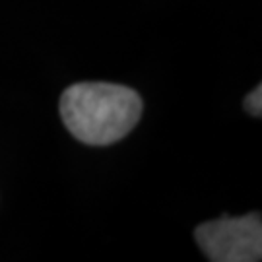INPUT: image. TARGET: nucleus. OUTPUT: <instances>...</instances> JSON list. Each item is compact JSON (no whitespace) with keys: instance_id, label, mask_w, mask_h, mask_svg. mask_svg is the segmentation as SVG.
Returning <instances> with one entry per match:
<instances>
[{"instance_id":"f03ea898","label":"nucleus","mask_w":262,"mask_h":262,"mask_svg":"<svg viewBox=\"0 0 262 262\" xmlns=\"http://www.w3.org/2000/svg\"><path fill=\"white\" fill-rule=\"evenodd\" d=\"M198 247L214 262H256L262 258L260 214L224 215L194 229Z\"/></svg>"},{"instance_id":"7ed1b4c3","label":"nucleus","mask_w":262,"mask_h":262,"mask_svg":"<svg viewBox=\"0 0 262 262\" xmlns=\"http://www.w3.org/2000/svg\"><path fill=\"white\" fill-rule=\"evenodd\" d=\"M245 109L251 113L253 117H260V113H262V88L260 85H256L253 92L247 95V99H245Z\"/></svg>"},{"instance_id":"f257e3e1","label":"nucleus","mask_w":262,"mask_h":262,"mask_svg":"<svg viewBox=\"0 0 262 262\" xmlns=\"http://www.w3.org/2000/svg\"><path fill=\"white\" fill-rule=\"evenodd\" d=\"M60 117L68 132L90 146L119 142L138 124L142 97L126 85L82 82L60 97Z\"/></svg>"}]
</instances>
